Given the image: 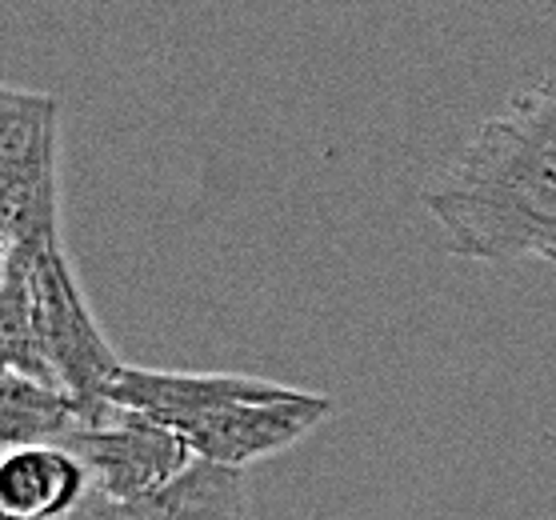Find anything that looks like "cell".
Listing matches in <instances>:
<instances>
[{
  "mask_svg": "<svg viewBox=\"0 0 556 520\" xmlns=\"http://www.w3.org/2000/svg\"><path fill=\"white\" fill-rule=\"evenodd\" d=\"M472 265H556V68L529 80L420 192Z\"/></svg>",
  "mask_w": 556,
  "mask_h": 520,
  "instance_id": "1",
  "label": "cell"
},
{
  "mask_svg": "<svg viewBox=\"0 0 556 520\" xmlns=\"http://www.w3.org/2000/svg\"><path fill=\"white\" fill-rule=\"evenodd\" d=\"M16 253H25L28 261V325H33L37 381L73 393L92 424L113 408L109 389L125 360L116 356V348L92 317L89 296L64 253V241L40 244V249L21 244Z\"/></svg>",
  "mask_w": 556,
  "mask_h": 520,
  "instance_id": "2",
  "label": "cell"
},
{
  "mask_svg": "<svg viewBox=\"0 0 556 520\" xmlns=\"http://www.w3.org/2000/svg\"><path fill=\"white\" fill-rule=\"evenodd\" d=\"M61 97L0 92V232L4 249L61 241Z\"/></svg>",
  "mask_w": 556,
  "mask_h": 520,
  "instance_id": "3",
  "label": "cell"
},
{
  "mask_svg": "<svg viewBox=\"0 0 556 520\" xmlns=\"http://www.w3.org/2000/svg\"><path fill=\"white\" fill-rule=\"evenodd\" d=\"M64 448L89 469L92 493L113 496V500H137L144 493H156L201 460L177 429L116 401L101 420L85 424Z\"/></svg>",
  "mask_w": 556,
  "mask_h": 520,
  "instance_id": "4",
  "label": "cell"
},
{
  "mask_svg": "<svg viewBox=\"0 0 556 520\" xmlns=\"http://www.w3.org/2000/svg\"><path fill=\"white\" fill-rule=\"evenodd\" d=\"M332 413L337 405L325 393L289 389L285 396H268V401H232L225 408H213L185 424L180 436L192 444V453L201 460L244 472L256 460L296 448Z\"/></svg>",
  "mask_w": 556,
  "mask_h": 520,
  "instance_id": "5",
  "label": "cell"
},
{
  "mask_svg": "<svg viewBox=\"0 0 556 520\" xmlns=\"http://www.w3.org/2000/svg\"><path fill=\"white\" fill-rule=\"evenodd\" d=\"M285 393L289 384L244 377V372H173V368L125 365L109 389V401L180 432L197 417L232 405V401H268Z\"/></svg>",
  "mask_w": 556,
  "mask_h": 520,
  "instance_id": "6",
  "label": "cell"
},
{
  "mask_svg": "<svg viewBox=\"0 0 556 520\" xmlns=\"http://www.w3.org/2000/svg\"><path fill=\"white\" fill-rule=\"evenodd\" d=\"M68 520H249V481L241 469L197 460L173 484L137 500L89 493Z\"/></svg>",
  "mask_w": 556,
  "mask_h": 520,
  "instance_id": "7",
  "label": "cell"
},
{
  "mask_svg": "<svg viewBox=\"0 0 556 520\" xmlns=\"http://www.w3.org/2000/svg\"><path fill=\"white\" fill-rule=\"evenodd\" d=\"M89 493V469L64 444L9 448L0 460V517L68 520Z\"/></svg>",
  "mask_w": 556,
  "mask_h": 520,
  "instance_id": "8",
  "label": "cell"
},
{
  "mask_svg": "<svg viewBox=\"0 0 556 520\" xmlns=\"http://www.w3.org/2000/svg\"><path fill=\"white\" fill-rule=\"evenodd\" d=\"M89 424L85 408L73 393L56 384L4 368L0 377V444L28 448V444H68Z\"/></svg>",
  "mask_w": 556,
  "mask_h": 520,
  "instance_id": "9",
  "label": "cell"
},
{
  "mask_svg": "<svg viewBox=\"0 0 556 520\" xmlns=\"http://www.w3.org/2000/svg\"><path fill=\"white\" fill-rule=\"evenodd\" d=\"M0 520H21V517H0Z\"/></svg>",
  "mask_w": 556,
  "mask_h": 520,
  "instance_id": "10",
  "label": "cell"
}]
</instances>
